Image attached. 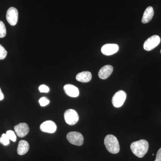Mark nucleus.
I'll return each instance as SVG.
<instances>
[{
  "mask_svg": "<svg viewBox=\"0 0 161 161\" xmlns=\"http://www.w3.org/2000/svg\"><path fill=\"white\" fill-rule=\"evenodd\" d=\"M149 143L145 140H141L133 142L130 146V148L134 155L140 158L143 157L148 152Z\"/></svg>",
  "mask_w": 161,
  "mask_h": 161,
  "instance_id": "f257e3e1",
  "label": "nucleus"
},
{
  "mask_svg": "<svg viewBox=\"0 0 161 161\" xmlns=\"http://www.w3.org/2000/svg\"><path fill=\"white\" fill-rule=\"evenodd\" d=\"M104 145L107 150L112 154H116L120 150L117 138L113 135H108L104 139Z\"/></svg>",
  "mask_w": 161,
  "mask_h": 161,
  "instance_id": "f03ea898",
  "label": "nucleus"
},
{
  "mask_svg": "<svg viewBox=\"0 0 161 161\" xmlns=\"http://www.w3.org/2000/svg\"><path fill=\"white\" fill-rule=\"evenodd\" d=\"M67 139L72 145L77 146H81L83 145L84 138L83 136L80 132H70L67 134Z\"/></svg>",
  "mask_w": 161,
  "mask_h": 161,
  "instance_id": "7ed1b4c3",
  "label": "nucleus"
},
{
  "mask_svg": "<svg viewBox=\"0 0 161 161\" xmlns=\"http://www.w3.org/2000/svg\"><path fill=\"white\" fill-rule=\"evenodd\" d=\"M64 120L67 124L70 125H73L78 122L79 116L75 110L69 109L67 110L64 113Z\"/></svg>",
  "mask_w": 161,
  "mask_h": 161,
  "instance_id": "20e7f679",
  "label": "nucleus"
},
{
  "mask_svg": "<svg viewBox=\"0 0 161 161\" xmlns=\"http://www.w3.org/2000/svg\"><path fill=\"white\" fill-rule=\"evenodd\" d=\"M161 39L157 35H154L148 39L144 43V49L147 51H150L154 49L160 43Z\"/></svg>",
  "mask_w": 161,
  "mask_h": 161,
  "instance_id": "39448f33",
  "label": "nucleus"
},
{
  "mask_svg": "<svg viewBox=\"0 0 161 161\" xmlns=\"http://www.w3.org/2000/svg\"><path fill=\"white\" fill-rule=\"evenodd\" d=\"M126 94L123 91H119L115 93L112 98V103L115 108L123 106L126 98Z\"/></svg>",
  "mask_w": 161,
  "mask_h": 161,
  "instance_id": "423d86ee",
  "label": "nucleus"
},
{
  "mask_svg": "<svg viewBox=\"0 0 161 161\" xmlns=\"http://www.w3.org/2000/svg\"><path fill=\"white\" fill-rule=\"evenodd\" d=\"M6 19L11 26H15L18 23L19 14L16 8L12 7L9 8L6 13Z\"/></svg>",
  "mask_w": 161,
  "mask_h": 161,
  "instance_id": "0eeeda50",
  "label": "nucleus"
},
{
  "mask_svg": "<svg viewBox=\"0 0 161 161\" xmlns=\"http://www.w3.org/2000/svg\"><path fill=\"white\" fill-rule=\"evenodd\" d=\"M57 127L56 124L51 120L44 122L40 125V129L42 132L53 133L56 132Z\"/></svg>",
  "mask_w": 161,
  "mask_h": 161,
  "instance_id": "6e6552de",
  "label": "nucleus"
},
{
  "mask_svg": "<svg viewBox=\"0 0 161 161\" xmlns=\"http://www.w3.org/2000/svg\"><path fill=\"white\" fill-rule=\"evenodd\" d=\"M15 132L19 137H23L26 136L29 132V127L25 123H21L15 126Z\"/></svg>",
  "mask_w": 161,
  "mask_h": 161,
  "instance_id": "1a4fd4ad",
  "label": "nucleus"
},
{
  "mask_svg": "<svg viewBox=\"0 0 161 161\" xmlns=\"http://www.w3.org/2000/svg\"><path fill=\"white\" fill-rule=\"evenodd\" d=\"M119 50V46L116 44H106L102 47L101 52L106 56H111L117 53Z\"/></svg>",
  "mask_w": 161,
  "mask_h": 161,
  "instance_id": "9d476101",
  "label": "nucleus"
},
{
  "mask_svg": "<svg viewBox=\"0 0 161 161\" xmlns=\"http://www.w3.org/2000/svg\"><path fill=\"white\" fill-rule=\"evenodd\" d=\"M113 67L111 65H106L103 67L98 72V77L102 79H106L112 74Z\"/></svg>",
  "mask_w": 161,
  "mask_h": 161,
  "instance_id": "9b49d317",
  "label": "nucleus"
},
{
  "mask_svg": "<svg viewBox=\"0 0 161 161\" xmlns=\"http://www.w3.org/2000/svg\"><path fill=\"white\" fill-rule=\"evenodd\" d=\"M65 93L71 97H77L79 96V91L78 87L71 84H66L64 86Z\"/></svg>",
  "mask_w": 161,
  "mask_h": 161,
  "instance_id": "f8f14e48",
  "label": "nucleus"
},
{
  "mask_svg": "<svg viewBox=\"0 0 161 161\" xmlns=\"http://www.w3.org/2000/svg\"><path fill=\"white\" fill-rule=\"evenodd\" d=\"M154 15V11L153 8L151 6L147 7L145 12L142 18V22L144 24L149 23L152 19Z\"/></svg>",
  "mask_w": 161,
  "mask_h": 161,
  "instance_id": "ddd939ff",
  "label": "nucleus"
},
{
  "mask_svg": "<svg viewBox=\"0 0 161 161\" xmlns=\"http://www.w3.org/2000/svg\"><path fill=\"white\" fill-rule=\"evenodd\" d=\"M29 150V144L25 140L20 141L19 143L17 148V153L20 155L26 154Z\"/></svg>",
  "mask_w": 161,
  "mask_h": 161,
  "instance_id": "4468645a",
  "label": "nucleus"
},
{
  "mask_svg": "<svg viewBox=\"0 0 161 161\" xmlns=\"http://www.w3.org/2000/svg\"><path fill=\"white\" fill-rule=\"evenodd\" d=\"M92 73L89 71H83L80 72L77 75L76 80L81 82H89L92 80Z\"/></svg>",
  "mask_w": 161,
  "mask_h": 161,
  "instance_id": "2eb2a0df",
  "label": "nucleus"
},
{
  "mask_svg": "<svg viewBox=\"0 0 161 161\" xmlns=\"http://www.w3.org/2000/svg\"><path fill=\"white\" fill-rule=\"evenodd\" d=\"M0 143L4 146H7L9 144V139L6 133H3L0 137Z\"/></svg>",
  "mask_w": 161,
  "mask_h": 161,
  "instance_id": "dca6fc26",
  "label": "nucleus"
},
{
  "mask_svg": "<svg viewBox=\"0 0 161 161\" xmlns=\"http://www.w3.org/2000/svg\"><path fill=\"white\" fill-rule=\"evenodd\" d=\"M6 35V29L5 24L2 21H0V38L5 37Z\"/></svg>",
  "mask_w": 161,
  "mask_h": 161,
  "instance_id": "f3484780",
  "label": "nucleus"
},
{
  "mask_svg": "<svg viewBox=\"0 0 161 161\" xmlns=\"http://www.w3.org/2000/svg\"><path fill=\"white\" fill-rule=\"evenodd\" d=\"M6 135L8 136L9 140L13 142H15L16 141V136L14 131L12 130H8L6 132Z\"/></svg>",
  "mask_w": 161,
  "mask_h": 161,
  "instance_id": "a211bd4d",
  "label": "nucleus"
},
{
  "mask_svg": "<svg viewBox=\"0 0 161 161\" xmlns=\"http://www.w3.org/2000/svg\"><path fill=\"white\" fill-rule=\"evenodd\" d=\"M7 55V51L3 47V45L0 44V60H3L5 59Z\"/></svg>",
  "mask_w": 161,
  "mask_h": 161,
  "instance_id": "6ab92c4d",
  "label": "nucleus"
},
{
  "mask_svg": "<svg viewBox=\"0 0 161 161\" xmlns=\"http://www.w3.org/2000/svg\"><path fill=\"white\" fill-rule=\"evenodd\" d=\"M39 103H40V106L42 107L46 106L49 103V100L46 97H42L40 98L39 100Z\"/></svg>",
  "mask_w": 161,
  "mask_h": 161,
  "instance_id": "aec40b11",
  "label": "nucleus"
},
{
  "mask_svg": "<svg viewBox=\"0 0 161 161\" xmlns=\"http://www.w3.org/2000/svg\"><path fill=\"white\" fill-rule=\"evenodd\" d=\"M39 91L41 93H48L49 92V88L45 85H42L39 88Z\"/></svg>",
  "mask_w": 161,
  "mask_h": 161,
  "instance_id": "412c9836",
  "label": "nucleus"
},
{
  "mask_svg": "<svg viewBox=\"0 0 161 161\" xmlns=\"http://www.w3.org/2000/svg\"><path fill=\"white\" fill-rule=\"evenodd\" d=\"M154 161H161V148L158 151L156 159Z\"/></svg>",
  "mask_w": 161,
  "mask_h": 161,
  "instance_id": "4be33fe9",
  "label": "nucleus"
},
{
  "mask_svg": "<svg viewBox=\"0 0 161 161\" xmlns=\"http://www.w3.org/2000/svg\"><path fill=\"white\" fill-rule=\"evenodd\" d=\"M3 99H4V95H3V92L0 88V100H3Z\"/></svg>",
  "mask_w": 161,
  "mask_h": 161,
  "instance_id": "5701e85b",
  "label": "nucleus"
},
{
  "mask_svg": "<svg viewBox=\"0 0 161 161\" xmlns=\"http://www.w3.org/2000/svg\"><path fill=\"white\" fill-rule=\"evenodd\" d=\"M160 53H161V51H160Z\"/></svg>",
  "mask_w": 161,
  "mask_h": 161,
  "instance_id": "b1692460",
  "label": "nucleus"
}]
</instances>
